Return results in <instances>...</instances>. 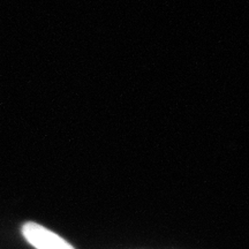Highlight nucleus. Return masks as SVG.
Returning a JSON list of instances; mask_svg holds the SVG:
<instances>
[{"label":"nucleus","instance_id":"nucleus-1","mask_svg":"<svg viewBox=\"0 0 249 249\" xmlns=\"http://www.w3.org/2000/svg\"><path fill=\"white\" fill-rule=\"evenodd\" d=\"M22 234L36 249H74L73 246L61 236L35 223L24 224Z\"/></svg>","mask_w":249,"mask_h":249}]
</instances>
